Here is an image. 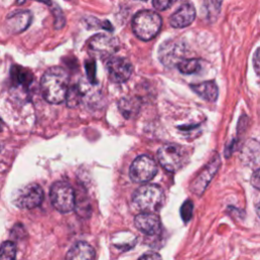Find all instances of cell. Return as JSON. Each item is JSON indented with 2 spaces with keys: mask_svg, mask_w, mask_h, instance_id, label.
<instances>
[{
  "mask_svg": "<svg viewBox=\"0 0 260 260\" xmlns=\"http://www.w3.org/2000/svg\"><path fill=\"white\" fill-rule=\"evenodd\" d=\"M1 129H2V121L0 119V131H1Z\"/></svg>",
  "mask_w": 260,
  "mask_h": 260,
  "instance_id": "obj_29",
  "label": "cell"
},
{
  "mask_svg": "<svg viewBox=\"0 0 260 260\" xmlns=\"http://www.w3.org/2000/svg\"><path fill=\"white\" fill-rule=\"evenodd\" d=\"M25 1H26V0H16V4L20 5V4H23ZM37 1H39V2H41V3H44V4L48 5V6H51V5H52L51 0H37Z\"/></svg>",
  "mask_w": 260,
  "mask_h": 260,
  "instance_id": "obj_28",
  "label": "cell"
},
{
  "mask_svg": "<svg viewBox=\"0 0 260 260\" xmlns=\"http://www.w3.org/2000/svg\"><path fill=\"white\" fill-rule=\"evenodd\" d=\"M161 17L152 10H141L132 19L134 35L142 41H150L161 27Z\"/></svg>",
  "mask_w": 260,
  "mask_h": 260,
  "instance_id": "obj_2",
  "label": "cell"
},
{
  "mask_svg": "<svg viewBox=\"0 0 260 260\" xmlns=\"http://www.w3.org/2000/svg\"><path fill=\"white\" fill-rule=\"evenodd\" d=\"M220 159L217 154H215L212 159L209 160V162L204 167V169L198 174V176L194 179L193 183L191 184V191L197 195L202 194V192L207 187L208 183L213 178L214 174L216 173L218 167H219Z\"/></svg>",
  "mask_w": 260,
  "mask_h": 260,
  "instance_id": "obj_11",
  "label": "cell"
},
{
  "mask_svg": "<svg viewBox=\"0 0 260 260\" xmlns=\"http://www.w3.org/2000/svg\"><path fill=\"white\" fill-rule=\"evenodd\" d=\"M253 63H254V69L256 74H259V48L256 50L254 57H253Z\"/></svg>",
  "mask_w": 260,
  "mask_h": 260,
  "instance_id": "obj_25",
  "label": "cell"
},
{
  "mask_svg": "<svg viewBox=\"0 0 260 260\" xmlns=\"http://www.w3.org/2000/svg\"><path fill=\"white\" fill-rule=\"evenodd\" d=\"M135 226L147 236H154L160 231L159 217L154 212H142L134 218Z\"/></svg>",
  "mask_w": 260,
  "mask_h": 260,
  "instance_id": "obj_13",
  "label": "cell"
},
{
  "mask_svg": "<svg viewBox=\"0 0 260 260\" xmlns=\"http://www.w3.org/2000/svg\"><path fill=\"white\" fill-rule=\"evenodd\" d=\"M89 51L99 57H110L119 49L118 39L107 35L98 34L91 37L88 41Z\"/></svg>",
  "mask_w": 260,
  "mask_h": 260,
  "instance_id": "obj_9",
  "label": "cell"
},
{
  "mask_svg": "<svg viewBox=\"0 0 260 260\" xmlns=\"http://www.w3.org/2000/svg\"><path fill=\"white\" fill-rule=\"evenodd\" d=\"M175 1L176 0H152V5L156 10L162 11L170 8Z\"/></svg>",
  "mask_w": 260,
  "mask_h": 260,
  "instance_id": "obj_23",
  "label": "cell"
},
{
  "mask_svg": "<svg viewBox=\"0 0 260 260\" xmlns=\"http://www.w3.org/2000/svg\"><path fill=\"white\" fill-rule=\"evenodd\" d=\"M44 199V192L40 185L29 184L19 189L13 197V203L18 208L31 209L39 206Z\"/></svg>",
  "mask_w": 260,
  "mask_h": 260,
  "instance_id": "obj_7",
  "label": "cell"
},
{
  "mask_svg": "<svg viewBox=\"0 0 260 260\" xmlns=\"http://www.w3.org/2000/svg\"><path fill=\"white\" fill-rule=\"evenodd\" d=\"M221 2L222 0H204V10L210 21H214L217 18Z\"/></svg>",
  "mask_w": 260,
  "mask_h": 260,
  "instance_id": "obj_18",
  "label": "cell"
},
{
  "mask_svg": "<svg viewBox=\"0 0 260 260\" xmlns=\"http://www.w3.org/2000/svg\"><path fill=\"white\" fill-rule=\"evenodd\" d=\"M17 68V72H15L14 69L11 70L12 75L14 77V80L18 83V84H24V85H28L31 82V75L28 72H25L24 69L20 68V67H16Z\"/></svg>",
  "mask_w": 260,
  "mask_h": 260,
  "instance_id": "obj_21",
  "label": "cell"
},
{
  "mask_svg": "<svg viewBox=\"0 0 260 260\" xmlns=\"http://www.w3.org/2000/svg\"><path fill=\"white\" fill-rule=\"evenodd\" d=\"M86 71H87V74H88L89 81L94 83L95 82V75H94L95 65H94L93 61H91L90 63H86Z\"/></svg>",
  "mask_w": 260,
  "mask_h": 260,
  "instance_id": "obj_24",
  "label": "cell"
},
{
  "mask_svg": "<svg viewBox=\"0 0 260 260\" xmlns=\"http://www.w3.org/2000/svg\"><path fill=\"white\" fill-rule=\"evenodd\" d=\"M157 158L165 170L176 173L188 164L189 153L187 148L180 144L168 143L158 149Z\"/></svg>",
  "mask_w": 260,
  "mask_h": 260,
  "instance_id": "obj_4",
  "label": "cell"
},
{
  "mask_svg": "<svg viewBox=\"0 0 260 260\" xmlns=\"http://www.w3.org/2000/svg\"><path fill=\"white\" fill-rule=\"evenodd\" d=\"M0 150H1V145H0Z\"/></svg>",
  "mask_w": 260,
  "mask_h": 260,
  "instance_id": "obj_31",
  "label": "cell"
},
{
  "mask_svg": "<svg viewBox=\"0 0 260 260\" xmlns=\"http://www.w3.org/2000/svg\"><path fill=\"white\" fill-rule=\"evenodd\" d=\"M140 1H146V0H140Z\"/></svg>",
  "mask_w": 260,
  "mask_h": 260,
  "instance_id": "obj_30",
  "label": "cell"
},
{
  "mask_svg": "<svg viewBox=\"0 0 260 260\" xmlns=\"http://www.w3.org/2000/svg\"><path fill=\"white\" fill-rule=\"evenodd\" d=\"M137 106L136 101L133 99H123L120 101L119 109L126 118H130L132 114L137 112Z\"/></svg>",
  "mask_w": 260,
  "mask_h": 260,
  "instance_id": "obj_19",
  "label": "cell"
},
{
  "mask_svg": "<svg viewBox=\"0 0 260 260\" xmlns=\"http://www.w3.org/2000/svg\"><path fill=\"white\" fill-rule=\"evenodd\" d=\"M106 69L108 71L109 78L113 82L121 83L127 81L133 71L131 62L124 57L110 56L106 62Z\"/></svg>",
  "mask_w": 260,
  "mask_h": 260,
  "instance_id": "obj_8",
  "label": "cell"
},
{
  "mask_svg": "<svg viewBox=\"0 0 260 260\" xmlns=\"http://www.w3.org/2000/svg\"><path fill=\"white\" fill-rule=\"evenodd\" d=\"M178 69L180 72L184 74H192L199 71L201 65L200 61L197 59H186L184 58L182 61L178 63Z\"/></svg>",
  "mask_w": 260,
  "mask_h": 260,
  "instance_id": "obj_17",
  "label": "cell"
},
{
  "mask_svg": "<svg viewBox=\"0 0 260 260\" xmlns=\"http://www.w3.org/2000/svg\"><path fill=\"white\" fill-rule=\"evenodd\" d=\"M196 16L195 7L191 2H184L171 16L170 24L175 28H183L190 25Z\"/></svg>",
  "mask_w": 260,
  "mask_h": 260,
  "instance_id": "obj_12",
  "label": "cell"
},
{
  "mask_svg": "<svg viewBox=\"0 0 260 260\" xmlns=\"http://www.w3.org/2000/svg\"><path fill=\"white\" fill-rule=\"evenodd\" d=\"M191 88L202 99L208 102H214L218 95V88L214 81L207 80L201 83L192 84Z\"/></svg>",
  "mask_w": 260,
  "mask_h": 260,
  "instance_id": "obj_16",
  "label": "cell"
},
{
  "mask_svg": "<svg viewBox=\"0 0 260 260\" xmlns=\"http://www.w3.org/2000/svg\"><path fill=\"white\" fill-rule=\"evenodd\" d=\"M16 255L15 244L11 241H5L0 246V260H11L14 259Z\"/></svg>",
  "mask_w": 260,
  "mask_h": 260,
  "instance_id": "obj_20",
  "label": "cell"
},
{
  "mask_svg": "<svg viewBox=\"0 0 260 260\" xmlns=\"http://www.w3.org/2000/svg\"><path fill=\"white\" fill-rule=\"evenodd\" d=\"M252 185H254L255 188H259V170H256L254 175L252 176V180H251Z\"/></svg>",
  "mask_w": 260,
  "mask_h": 260,
  "instance_id": "obj_26",
  "label": "cell"
},
{
  "mask_svg": "<svg viewBox=\"0 0 260 260\" xmlns=\"http://www.w3.org/2000/svg\"><path fill=\"white\" fill-rule=\"evenodd\" d=\"M192 211H193V203L191 200H186L182 207H181V216L183 218V220L189 221L191 216H192Z\"/></svg>",
  "mask_w": 260,
  "mask_h": 260,
  "instance_id": "obj_22",
  "label": "cell"
},
{
  "mask_svg": "<svg viewBox=\"0 0 260 260\" xmlns=\"http://www.w3.org/2000/svg\"><path fill=\"white\" fill-rule=\"evenodd\" d=\"M157 167L154 160L147 155L136 157L129 170V177L134 183H145L156 175Z\"/></svg>",
  "mask_w": 260,
  "mask_h": 260,
  "instance_id": "obj_6",
  "label": "cell"
},
{
  "mask_svg": "<svg viewBox=\"0 0 260 260\" xmlns=\"http://www.w3.org/2000/svg\"><path fill=\"white\" fill-rule=\"evenodd\" d=\"M68 73L59 66L49 68L42 76L41 91L50 104H60L66 99L68 91Z\"/></svg>",
  "mask_w": 260,
  "mask_h": 260,
  "instance_id": "obj_1",
  "label": "cell"
},
{
  "mask_svg": "<svg viewBox=\"0 0 260 260\" xmlns=\"http://www.w3.org/2000/svg\"><path fill=\"white\" fill-rule=\"evenodd\" d=\"M31 22V13L29 11L21 10L15 11L6 17V27L12 34H19L25 30Z\"/></svg>",
  "mask_w": 260,
  "mask_h": 260,
  "instance_id": "obj_14",
  "label": "cell"
},
{
  "mask_svg": "<svg viewBox=\"0 0 260 260\" xmlns=\"http://www.w3.org/2000/svg\"><path fill=\"white\" fill-rule=\"evenodd\" d=\"M164 192L157 185L148 184L139 187L132 196L135 206L143 212H154L164 203Z\"/></svg>",
  "mask_w": 260,
  "mask_h": 260,
  "instance_id": "obj_3",
  "label": "cell"
},
{
  "mask_svg": "<svg viewBox=\"0 0 260 260\" xmlns=\"http://www.w3.org/2000/svg\"><path fill=\"white\" fill-rule=\"evenodd\" d=\"M50 199L53 206L62 213L73 210L75 206V195L72 187L63 181L55 182L50 189Z\"/></svg>",
  "mask_w": 260,
  "mask_h": 260,
  "instance_id": "obj_5",
  "label": "cell"
},
{
  "mask_svg": "<svg viewBox=\"0 0 260 260\" xmlns=\"http://www.w3.org/2000/svg\"><path fill=\"white\" fill-rule=\"evenodd\" d=\"M141 259H159L160 258V255L156 254V253H153V252H150L148 254H144L142 256H140Z\"/></svg>",
  "mask_w": 260,
  "mask_h": 260,
  "instance_id": "obj_27",
  "label": "cell"
},
{
  "mask_svg": "<svg viewBox=\"0 0 260 260\" xmlns=\"http://www.w3.org/2000/svg\"><path fill=\"white\" fill-rule=\"evenodd\" d=\"M185 49L181 42L175 40H168L159 46L158 58L159 61L168 67L178 65L184 57Z\"/></svg>",
  "mask_w": 260,
  "mask_h": 260,
  "instance_id": "obj_10",
  "label": "cell"
},
{
  "mask_svg": "<svg viewBox=\"0 0 260 260\" xmlns=\"http://www.w3.org/2000/svg\"><path fill=\"white\" fill-rule=\"evenodd\" d=\"M95 257L94 249L86 242L76 243L67 253L66 259L71 260H91Z\"/></svg>",
  "mask_w": 260,
  "mask_h": 260,
  "instance_id": "obj_15",
  "label": "cell"
}]
</instances>
